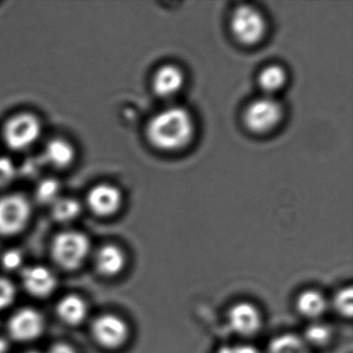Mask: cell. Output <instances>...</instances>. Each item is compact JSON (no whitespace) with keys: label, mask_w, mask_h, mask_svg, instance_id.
Wrapping results in <instances>:
<instances>
[{"label":"cell","mask_w":353,"mask_h":353,"mask_svg":"<svg viewBox=\"0 0 353 353\" xmlns=\"http://www.w3.org/2000/svg\"><path fill=\"white\" fill-rule=\"evenodd\" d=\"M146 135L154 148L163 152H177L194 139L195 121L183 107H168L150 119Z\"/></svg>","instance_id":"1"},{"label":"cell","mask_w":353,"mask_h":353,"mask_svg":"<svg viewBox=\"0 0 353 353\" xmlns=\"http://www.w3.org/2000/svg\"><path fill=\"white\" fill-rule=\"evenodd\" d=\"M268 353H312L303 336L284 334L276 336L268 346Z\"/></svg>","instance_id":"18"},{"label":"cell","mask_w":353,"mask_h":353,"mask_svg":"<svg viewBox=\"0 0 353 353\" xmlns=\"http://www.w3.org/2000/svg\"><path fill=\"white\" fill-rule=\"evenodd\" d=\"M22 281L26 290L37 297H47L57 287V278L44 266H30L22 272Z\"/></svg>","instance_id":"12"},{"label":"cell","mask_w":353,"mask_h":353,"mask_svg":"<svg viewBox=\"0 0 353 353\" xmlns=\"http://www.w3.org/2000/svg\"><path fill=\"white\" fill-rule=\"evenodd\" d=\"M283 114L284 110L280 102L270 96L261 97L248 105L243 121L252 133L268 134L280 125Z\"/></svg>","instance_id":"3"},{"label":"cell","mask_w":353,"mask_h":353,"mask_svg":"<svg viewBox=\"0 0 353 353\" xmlns=\"http://www.w3.org/2000/svg\"><path fill=\"white\" fill-rule=\"evenodd\" d=\"M15 294L14 285L7 279L0 276V311L7 309L13 303Z\"/></svg>","instance_id":"23"},{"label":"cell","mask_w":353,"mask_h":353,"mask_svg":"<svg viewBox=\"0 0 353 353\" xmlns=\"http://www.w3.org/2000/svg\"><path fill=\"white\" fill-rule=\"evenodd\" d=\"M49 353H77L73 347L65 344H57L50 349Z\"/></svg>","instance_id":"27"},{"label":"cell","mask_w":353,"mask_h":353,"mask_svg":"<svg viewBox=\"0 0 353 353\" xmlns=\"http://www.w3.org/2000/svg\"><path fill=\"white\" fill-rule=\"evenodd\" d=\"M296 307L301 315L318 320L327 310L328 301L320 291L307 289L297 297Z\"/></svg>","instance_id":"14"},{"label":"cell","mask_w":353,"mask_h":353,"mask_svg":"<svg viewBox=\"0 0 353 353\" xmlns=\"http://www.w3.org/2000/svg\"><path fill=\"white\" fill-rule=\"evenodd\" d=\"M16 176V167L7 157H0V188L7 187Z\"/></svg>","instance_id":"24"},{"label":"cell","mask_w":353,"mask_h":353,"mask_svg":"<svg viewBox=\"0 0 353 353\" xmlns=\"http://www.w3.org/2000/svg\"><path fill=\"white\" fill-rule=\"evenodd\" d=\"M352 288L346 287L338 291L334 297V307L340 315L351 317L353 310Z\"/></svg>","instance_id":"22"},{"label":"cell","mask_w":353,"mask_h":353,"mask_svg":"<svg viewBox=\"0 0 353 353\" xmlns=\"http://www.w3.org/2000/svg\"><path fill=\"white\" fill-rule=\"evenodd\" d=\"M216 353H260L256 347L248 344H232L221 347Z\"/></svg>","instance_id":"26"},{"label":"cell","mask_w":353,"mask_h":353,"mask_svg":"<svg viewBox=\"0 0 353 353\" xmlns=\"http://www.w3.org/2000/svg\"><path fill=\"white\" fill-rule=\"evenodd\" d=\"M9 346L3 339L0 338V353H7Z\"/></svg>","instance_id":"28"},{"label":"cell","mask_w":353,"mask_h":353,"mask_svg":"<svg viewBox=\"0 0 353 353\" xmlns=\"http://www.w3.org/2000/svg\"><path fill=\"white\" fill-rule=\"evenodd\" d=\"M41 135V123L34 115L28 113L15 115L6 123L3 138L14 150L30 148Z\"/></svg>","instance_id":"6"},{"label":"cell","mask_w":353,"mask_h":353,"mask_svg":"<svg viewBox=\"0 0 353 353\" xmlns=\"http://www.w3.org/2000/svg\"><path fill=\"white\" fill-rule=\"evenodd\" d=\"M26 353H40V352H38V351H28V352H26Z\"/></svg>","instance_id":"29"},{"label":"cell","mask_w":353,"mask_h":353,"mask_svg":"<svg viewBox=\"0 0 353 353\" xmlns=\"http://www.w3.org/2000/svg\"><path fill=\"white\" fill-rule=\"evenodd\" d=\"M44 159L55 168H65L75 159V150L67 140L53 139L45 148Z\"/></svg>","instance_id":"15"},{"label":"cell","mask_w":353,"mask_h":353,"mask_svg":"<svg viewBox=\"0 0 353 353\" xmlns=\"http://www.w3.org/2000/svg\"><path fill=\"white\" fill-rule=\"evenodd\" d=\"M32 208L23 196L8 195L0 198V234H17L28 225Z\"/></svg>","instance_id":"5"},{"label":"cell","mask_w":353,"mask_h":353,"mask_svg":"<svg viewBox=\"0 0 353 353\" xmlns=\"http://www.w3.org/2000/svg\"><path fill=\"white\" fill-rule=\"evenodd\" d=\"M57 314L65 323L78 325L85 319L88 305L81 297L69 295L59 301L57 305Z\"/></svg>","instance_id":"16"},{"label":"cell","mask_w":353,"mask_h":353,"mask_svg":"<svg viewBox=\"0 0 353 353\" xmlns=\"http://www.w3.org/2000/svg\"><path fill=\"white\" fill-rule=\"evenodd\" d=\"M90 252V241L83 233L65 231L55 237L52 243L53 259L68 270L81 266Z\"/></svg>","instance_id":"4"},{"label":"cell","mask_w":353,"mask_h":353,"mask_svg":"<svg viewBox=\"0 0 353 353\" xmlns=\"http://www.w3.org/2000/svg\"><path fill=\"white\" fill-rule=\"evenodd\" d=\"M90 210L97 216H109L117 214L123 203L121 192L114 185L101 183L90 190L88 196Z\"/></svg>","instance_id":"10"},{"label":"cell","mask_w":353,"mask_h":353,"mask_svg":"<svg viewBox=\"0 0 353 353\" xmlns=\"http://www.w3.org/2000/svg\"><path fill=\"white\" fill-rule=\"evenodd\" d=\"M23 257L18 250H10L3 256V268L9 270H15L22 265Z\"/></svg>","instance_id":"25"},{"label":"cell","mask_w":353,"mask_h":353,"mask_svg":"<svg viewBox=\"0 0 353 353\" xmlns=\"http://www.w3.org/2000/svg\"><path fill=\"white\" fill-rule=\"evenodd\" d=\"M92 334L101 346L117 349L127 342L130 334L129 326L119 316L106 314L94 320Z\"/></svg>","instance_id":"7"},{"label":"cell","mask_w":353,"mask_h":353,"mask_svg":"<svg viewBox=\"0 0 353 353\" xmlns=\"http://www.w3.org/2000/svg\"><path fill=\"white\" fill-rule=\"evenodd\" d=\"M228 324L230 330L239 336H253L261 328V312L253 303L241 301L229 311Z\"/></svg>","instance_id":"8"},{"label":"cell","mask_w":353,"mask_h":353,"mask_svg":"<svg viewBox=\"0 0 353 353\" xmlns=\"http://www.w3.org/2000/svg\"><path fill=\"white\" fill-rule=\"evenodd\" d=\"M185 84V74L181 68L171 63L157 70L152 79L154 94L162 99L176 96Z\"/></svg>","instance_id":"11"},{"label":"cell","mask_w":353,"mask_h":353,"mask_svg":"<svg viewBox=\"0 0 353 353\" xmlns=\"http://www.w3.org/2000/svg\"><path fill=\"white\" fill-rule=\"evenodd\" d=\"M230 30L237 42L243 46H255L263 40L268 24L259 10L243 5L233 11Z\"/></svg>","instance_id":"2"},{"label":"cell","mask_w":353,"mask_h":353,"mask_svg":"<svg viewBox=\"0 0 353 353\" xmlns=\"http://www.w3.org/2000/svg\"><path fill=\"white\" fill-rule=\"evenodd\" d=\"M44 327V318L34 309L20 310L9 321L10 334L19 342H28L39 338Z\"/></svg>","instance_id":"9"},{"label":"cell","mask_w":353,"mask_h":353,"mask_svg":"<svg viewBox=\"0 0 353 353\" xmlns=\"http://www.w3.org/2000/svg\"><path fill=\"white\" fill-rule=\"evenodd\" d=\"M80 212H81V205L73 198H59L52 204L53 216L59 222H71L78 218Z\"/></svg>","instance_id":"20"},{"label":"cell","mask_w":353,"mask_h":353,"mask_svg":"<svg viewBox=\"0 0 353 353\" xmlns=\"http://www.w3.org/2000/svg\"><path fill=\"white\" fill-rule=\"evenodd\" d=\"M125 262L127 259L123 250L112 245L103 247L96 258L97 268L106 276H114L123 272Z\"/></svg>","instance_id":"13"},{"label":"cell","mask_w":353,"mask_h":353,"mask_svg":"<svg viewBox=\"0 0 353 353\" xmlns=\"http://www.w3.org/2000/svg\"><path fill=\"white\" fill-rule=\"evenodd\" d=\"M61 185L53 179H47L41 181L37 188L36 197L41 203L53 204L59 198Z\"/></svg>","instance_id":"21"},{"label":"cell","mask_w":353,"mask_h":353,"mask_svg":"<svg viewBox=\"0 0 353 353\" xmlns=\"http://www.w3.org/2000/svg\"><path fill=\"white\" fill-rule=\"evenodd\" d=\"M332 328L330 327V325L326 324L325 322H319L318 320H315L307 326L303 336V340L310 347L325 346L332 340Z\"/></svg>","instance_id":"19"},{"label":"cell","mask_w":353,"mask_h":353,"mask_svg":"<svg viewBox=\"0 0 353 353\" xmlns=\"http://www.w3.org/2000/svg\"><path fill=\"white\" fill-rule=\"evenodd\" d=\"M287 81V74L284 68L279 65H270L264 68L258 76V84L266 96L272 97V94L284 88Z\"/></svg>","instance_id":"17"}]
</instances>
